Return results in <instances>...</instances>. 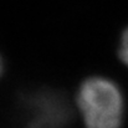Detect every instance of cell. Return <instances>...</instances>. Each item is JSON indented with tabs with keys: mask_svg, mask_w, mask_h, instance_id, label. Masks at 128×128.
I'll return each mask as SVG.
<instances>
[{
	"mask_svg": "<svg viewBox=\"0 0 128 128\" xmlns=\"http://www.w3.org/2000/svg\"><path fill=\"white\" fill-rule=\"evenodd\" d=\"M77 106L87 128H120L124 103L121 90L113 81L92 77L81 85Z\"/></svg>",
	"mask_w": 128,
	"mask_h": 128,
	"instance_id": "obj_1",
	"label": "cell"
},
{
	"mask_svg": "<svg viewBox=\"0 0 128 128\" xmlns=\"http://www.w3.org/2000/svg\"><path fill=\"white\" fill-rule=\"evenodd\" d=\"M31 122L29 128H61L68 121V108L60 96L40 93L31 98Z\"/></svg>",
	"mask_w": 128,
	"mask_h": 128,
	"instance_id": "obj_2",
	"label": "cell"
},
{
	"mask_svg": "<svg viewBox=\"0 0 128 128\" xmlns=\"http://www.w3.org/2000/svg\"><path fill=\"white\" fill-rule=\"evenodd\" d=\"M120 56H121L122 61L128 66V29L122 35L121 47H120Z\"/></svg>",
	"mask_w": 128,
	"mask_h": 128,
	"instance_id": "obj_3",
	"label": "cell"
},
{
	"mask_svg": "<svg viewBox=\"0 0 128 128\" xmlns=\"http://www.w3.org/2000/svg\"><path fill=\"white\" fill-rule=\"evenodd\" d=\"M2 72H4V62H2V57L0 56V77H1Z\"/></svg>",
	"mask_w": 128,
	"mask_h": 128,
	"instance_id": "obj_4",
	"label": "cell"
}]
</instances>
